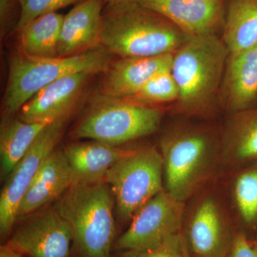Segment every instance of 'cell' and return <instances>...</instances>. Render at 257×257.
Here are the masks:
<instances>
[{"label":"cell","instance_id":"6","mask_svg":"<svg viewBox=\"0 0 257 257\" xmlns=\"http://www.w3.org/2000/svg\"><path fill=\"white\" fill-rule=\"evenodd\" d=\"M237 231L220 179L185 202L181 232L193 256L226 257Z\"/></svg>","mask_w":257,"mask_h":257},{"label":"cell","instance_id":"22","mask_svg":"<svg viewBox=\"0 0 257 257\" xmlns=\"http://www.w3.org/2000/svg\"><path fill=\"white\" fill-rule=\"evenodd\" d=\"M48 124L25 122L20 118L5 121L0 135L2 179L5 181L9 177Z\"/></svg>","mask_w":257,"mask_h":257},{"label":"cell","instance_id":"18","mask_svg":"<svg viewBox=\"0 0 257 257\" xmlns=\"http://www.w3.org/2000/svg\"><path fill=\"white\" fill-rule=\"evenodd\" d=\"M174 53L121 58L108 69L103 88L109 97L128 99L157 74L172 69Z\"/></svg>","mask_w":257,"mask_h":257},{"label":"cell","instance_id":"15","mask_svg":"<svg viewBox=\"0 0 257 257\" xmlns=\"http://www.w3.org/2000/svg\"><path fill=\"white\" fill-rule=\"evenodd\" d=\"M221 104L228 115L249 109L257 101V47L229 54L221 87Z\"/></svg>","mask_w":257,"mask_h":257},{"label":"cell","instance_id":"8","mask_svg":"<svg viewBox=\"0 0 257 257\" xmlns=\"http://www.w3.org/2000/svg\"><path fill=\"white\" fill-rule=\"evenodd\" d=\"M104 182L112 193L120 219L131 220L145 203L165 190L160 150L153 146L128 150L108 172Z\"/></svg>","mask_w":257,"mask_h":257},{"label":"cell","instance_id":"12","mask_svg":"<svg viewBox=\"0 0 257 257\" xmlns=\"http://www.w3.org/2000/svg\"><path fill=\"white\" fill-rule=\"evenodd\" d=\"M170 20L189 37L216 34L224 26L226 0H135Z\"/></svg>","mask_w":257,"mask_h":257},{"label":"cell","instance_id":"19","mask_svg":"<svg viewBox=\"0 0 257 257\" xmlns=\"http://www.w3.org/2000/svg\"><path fill=\"white\" fill-rule=\"evenodd\" d=\"M102 0H84L64 17L57 57L82 53L100 42Z\"/></svg>","mask_w":257,"mask_h":257},{"label":"cell","instance_id":"24","mask_svg":"<svg viewBox=\"0 0 257 257\" xmlns=\"http://www.w3.org/2000/svg\"><path fill=\"white\" fill-rule=\"evenodd\" d=\"M178 97V86L170 69L152 77L135 95L125 100L149 105L154 103L177 101Z\"/></svg>","mask_w":257,"mask_h":257},{"label":"cell","instance_id":"17","mask_svg":"<svg viewBox=\"0 0 257 257\" xmlns=\"http://www.w3.org/2000/svg\"><path fill=\"white\" fill-rule=\"evenodd\" d=\"M219 179L237 231L257 243V162Z\"/></svg>","mask_w":257,"mask_h":257},{"label":"cell","instance_id":"1","mask_svg":"<svg viewBox=\"0 0 257 257\" xmlns=\"http://www.w3.org/2000/svg\"><path fill=\"white\" fill-rule=\"evenodd\" d=\"M165 190L186 202L220 178L221 130L204 123H176L160 140Z\"/></svg>","mask_w":257,"mask_h":257},{"label":"cell","instance_id":"5","mask_svg":"<svg viewBox=\"0 0 257 257\" xmlns=\"http://www.w3.org/2000/svg\"><path fill=\"white\" fill-rule=\"evenodd\" d=\"M111 52L97 46L82 53L52 58H33L15 55L10 62L4 107L9 114L17 112L37 92L57 79L69 74H95L111 67Z\"/></svg>","mask_w":257,"mask_h":257},{"label":"cell","instance_id":"2","mask_svg":"<svg viewBox=\"0 0 257 257\" xmlns=\"http://www.w3.org/2000/svg\"><path fill=\"white\" fill-rule=\"evenodd\" d=\"M229 52L216 34L189 37L174 53L172 73L179 89L177 110L189 118L210 119L221 104Z\"/></svg>","mask_w":257,"mask_h":257},{"label":"cell","instance_id":"14","mask_svg":"<svg viewBox=\"0 0 257 257\" xmlns=\"http://www.w3.org/2000/svg\"><path fill=\"white\" fill-rule=\"evenodd\" d=\"M221 177L257 162L256 105L228 115L221 128Z\"/></svg>","mask_w":257,"mask_h":257},{"label":"cell","instance_id":"11","mask_svg":"<svg viewBox=\"0 0 257 257\" xmlns=\"http://www.w3.org/2000/svg\"><path fill=\"white\" fill-rule=\"evenodd\" d=\"M25 220L8 244L29 257H70L73 237L70 226L54 207Z\"/></svg>","mask_w":257,"mask_h":257},{"label":"cell","instance_id":"4","mask_svg":"<svg viewBox=\"0 0 257 257\" xmlns=\"http://www.w3.org/2000/svg\"><path fill=\"white\" fill-rule=\"evenodd\" d=\"M55 208L68 223L80 257H110L115 236L114 201L104 181L74 183Z\"/></svg>","mask_w":257,"mask_h":257},{"label":"cell","instance_id":"28","mask_svg":"<svg viewBox=\"0 0 257 257\" xmlns=\"http://www.w3.org/2000/svg\"><path fill=\"white\" fill-rule=\"evenodd\" d=\"M0 257H25V256L6 243L0 247Z\"/></svg>","mask_w":257,"mask_h":257},{"label":"cell","instance_id":"23","mask_svg":"<svg viewBox=\"0 0 257 257\" xmlns=\"http://www.w3.org/2000/svg\"><path fill=\"white\" fill-rule=\"evenodd\" d=\"M64 16L57 13L42 15L20 30L24 55L33 58L57 57Z\"/></svg>","mask_w":257,"mask_h":257},{"label":"cell","instance_id":"29","mask_svg":"<svg viewBox=\"0 0 257 257\" xmlns=\"http://www.w3.org/2000/svg\"><path fill=\"white\" fill-rule=\"evenodd\" d=\"M124 1V0H106L109 5L116 4V3H119V2Z\"/></svg>","mask_w":257,"mask_h":257},{"label":"cell","instance_id":"13","mask_svg":"<svg viewBox=\"0 0 257 257\" xmlns=\"http://www.w3.org/2000/svg\"><path fill=\"white\" fill-rule=\"evenodd\" d=\"M92 75L79 72L51 83L24 104L20 109V119L25 122L44 124L66 119Z\"/></svg>","mask_w":257,"mask_h":257},{"label":"cell","instance_id":"10","mask_svg":"<svg viewBox=\"0 0 257 257\" xmlns=\"http://www.w3.org/2000/svg\"><path fill=\"white\" fill-rule=\"evenodd\" d=\"M66 119L50 123L42 130L25 157L5 180L0 196V236L7 239L11 234L24 196L60 141Z\"/></svg>","mask_w":257,"mask_h":257},{"label":"cell","instance_id":"26","mask_svg":"<svg viewBox=\"0 0 257 257\" xmlns=\"http://www.w3.org/2000/svg\"><path fill=\"white\" fill-rule=\"evenodd\" d=\"M120 257H194L190 253L182 232L172 235L161 244L145 251H126Z\"/></svg>","mask_w":257,"mask_h":257},{"label":"cell","instance_id":"7","mask_svg":"<svg viewBox=\"0 0 257 257\" xmlns=\"http://www.w3.org/2000/svg\"><path fill=\"white\" fill-rule=\"evenodd\" d=\"M163 116V110L155 106L109 97L79 123L73 136L119 146L155 133Z\"/></svg>","mask_w":257,"mask_h":257},{"label":"cell","instance_id":"25","mask_svg":"<svg viewBox=\"0 0 257 257\" xmlns=\"http://www.w3.org/2000/svg\"><path fill=\"white\" fill-rule=\"evenodd\" d=\"M79 0H18L21 6V14L17 29L22 28L35 19L76 3Z\"/></svg>","mask_w":257,"mask_h":257},{"label":"cell","instance_id":"16","mask_svg":"<svg viewBox=\"0 0 257 257\" xmlns=\"http://www.w3.org/2000/svg\"><path fill=\"white\" fill-rule=\"evenodd\" d=\"M73 184V174L64 150L55 149L44 162L24 196L19 207L18 219L57 200Z\"/></svg>","mask_w":257,"mask_h":257},{"label":"cell","instance_id":"3","mask_svg":"<svg viewBox=\"0 0 257 257\" xmlns=\"http://www.w3.org/2000/svg\"><path fill=\"white\" fill-rule=\"evenodd\" d=\"M110 6L102 18L100 43L121 58L175 53L189 37L170 20L135 0Z\"/></svg>","mask_w":257,"mask_h":257},{"label":"cell","instance_id":"9","mask_svg":"<svg viewBox=\"0 0 257 257\" xmlns=\"http://www.w3.org/2000/svg\"><path fill=\"white\" fill-rule=\"evenodd\" d=\"M184 206L185 202L162 191L135 212L115 248L126 251L157 247L169 236L180 232Z\"/></svg>","mask_w":257,"mask_h":257},{"label":"cell","instance_id":"20","mask_svg":"<svg viewBox=\"0 0 257 257\" xmlns=\"http://www.w3.org/2000/svg\"><path fill=\"white\" fill-rule=\"evenodd\" d=\"M128 150L92 140L71 144L64 152L73 174L74 184L94 183L104 181L111 167Z\"/></svg>","mask_w":257,"mask_h":257},{"label":"cell","instance_id":"21","mask_svg":"<svg viewBox=\"0 0 257 257\" xmlns=\"http://www.w3.org/2000/svg\"><path fill=\"white\" fill-rule=\"evenodd\" d=\"M222 40L229 54L257 47V0H229Z\"/></svg>","mask_w":257,"mask_h":257},{"label":"cell","instance_id":"27","mask_svg":"<svg viewBox=\"0 0 257 257\" xmlns=\"http://www.w3.org/2000/svg\"><path fill=\"white\" fill-rule=\"evenodd\" d=\"M226 257H257V243L237 231Z\"/></svg>","mask_w":257,"mask_h":257}]
</instances>
